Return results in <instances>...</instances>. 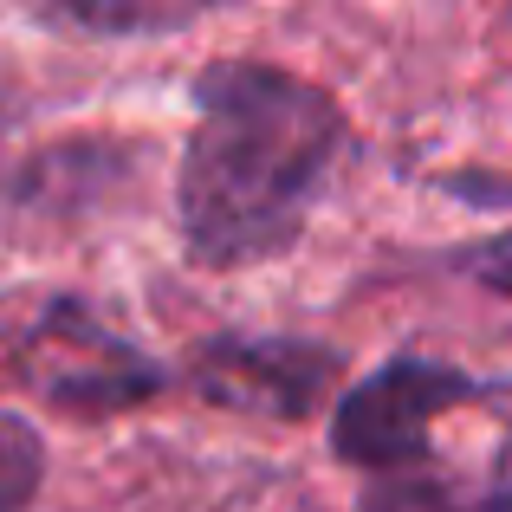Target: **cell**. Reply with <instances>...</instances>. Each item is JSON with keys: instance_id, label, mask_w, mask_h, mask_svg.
I'll return each instance as SVG.
<instances>
[{"instance_id": "52a82bcc", "label": "cell", "mask_w": 512, "mask_h": 512, "mask_svg": "<svg viewBox=\"0 0 512 512\" xmlns=\"http://www.w3.org/2000/svg\"><path fill=\"white\" fill-rule=\"evenodd\" d=\"M52 20L85 26V33H169L195 20V7H65Z\"/></svg>"}, {"instance_id": "8992f818", "label": "cell", "mask_w": 512, "mask_h": 512, "mask_svg": "<svg viewBox=\"0 0 512 512\" xmlns=\"http://www.w3.org/2000/svg\"><path fill=\"white\" fill-rule=\"evenodd\" d=\"M357 512H480V506L454 500V493L441 487L435 474H422V467H402V474H376V487L363 493Z\"/></svg>"}, {"instance_id": "7a4b0ae2", "label": "cell", "mask_w": 512, "mask_h": 512, "mask_svg": "<svg viewBox=\"0 0 512 512\" xmlns=\"http://www.w3.org/2000/svg\"><path fill=\"white\" fill-rule=\"evenodd\" d=\"M461 396H474V383L454 376L448 363L396 357L389 370H376L370 383H357L338 402V415H331V448L357 467H376V474H402V467L422 461L435 415Z\"/></svg>"}, {"instance_id": "3957f363", "label": "cell", "mask_w": 512, "mask_h": 512, "mask_svg": "<svg viewBox=\"0 0 512 512\" xmlns=\"http://www.w3.org/2000/svg\"><path fill=\"white\" fill-rule=\"evenodd\" d=\"M20 376L46 402L78 415H111L130 402L156 396V363L143 350H130L117 331H104L98 318H85L78 305H52L33 325V338L20 350Z\"/></svg>"}, {"instance_id": "ba28073f", "label": "cell", "mask_w": 512, "mask_h": 512, "mask_svg": "<svg viewBox=\"0 0 512 512\" xmlns=\"http://www.w3.org/2000/svg\"><path fill=\"white\" fill-rule=\"evenodd\" d=\"M467 273H474L480 286H493V292H512V234H500V240H487V247L467 253Z\"/></svg>"}, {"instance_id": "277c9868", "label": "cell", "mask_w": 512, "mask_h": 512, "mask_svg": "<svg viewBox=\"0 0 512 512\" xmlns=\"http://www.w3.org/2000/svg\"><path fill=\"white\" fill-rule=\"evenodd\" d=\"M331 350L318 344H214L195 357V383L208 396L234 402V409H266L279 422H299V415L318 409V396L331 389Z\"/></svg>"}, {"instance_id": "6da1fadb", "label": "cell", "mask_w": 512, "mask_h": 512, "mask_svg": "<svg viewBox=\"0 0 512 512\" xmlns=\"http://www.w3.org/2000/svg\"><path fill=\"white\" fill-rule=\"evenodd\" d=\"M195 137L175 208L195 260L247 266L305 227L318 182L344 143V117L318 85L260 59H221L195 78Z\"/></svg>"}, {"instance_id": "5b68a950", "label": "cell", "mask_w": 512, "mask_h": 512, "mask_svg": "<svg viewBox=\"0 0 512 512\" xmlns=\"http://www.w3.org/2000/svg\"><path fill=\"white\" fill-rule=\"evenodd\" d=\"M46 480V441L33 435V422L0 415V512H26Z\"/></svg>"}, {"instance_id": "9c48e42d", "label": "cell", "mask_w": 512, "mask_h": 512, "mask_svg": "<svg viewBox=\"0 0 512 512\" xmlns=\"http://www.w3.org/2000/svg\"><path fill=\"white\" fill-rule=\"evenodd\" d=\"M480 512H512V441L500 448V461H493V487L480 500Z\"/></svg>"}]
</instances>
